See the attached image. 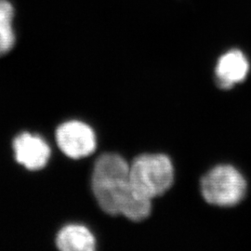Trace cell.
<instances>
[{
  "instance_id": "cell-8",
  "label": "cell",
  "mask_w": 251,
  "mask_h": 251,
  "mask_svg": "<svg viewBox=\"0 0 251 251\" xmlns=\"http://www.w3.org/2000/svg\"><path fill=\"white\" fill-rule=\"evenodd\" d=\"M14 9L8 0H0V56L8 53L15 43Z\"/></svg>"
},
{
  "instance_id": "cell-3",
  "label": "cell",
  "mask_w": 251,
  "mask_h": 251,
  "mask_svg": "<svg viewBox=\"0 0 251 251\" xmlns=\"http://www.w3.org/2000/svg\"><path fill=\"white\" fill-rule=\"evenodd\" d=\"M246 191L247 182L242 174L229 165L216 167L201 180L203 198L214 206H235L244 198Z\"/></svg>"
},
{
  "instance_id": "cell-2",
  "label": "cell",
  "mask_w": 251,
  "mask_h": 251,
  "mask_svg": "<svg viewBox=\"0 0 251 251\" xmlns=\"http://www.w3.org/2000/svg\"><path fill=\"white\" fill-rule=\"evenodd\" d=\"M129 179L139 198L152 200L171 188L174 169L165 154H143L129 166Z\"/></svg>"
},
{
  "instance_id": "cell-6",
  "label": "cell",
  "mask_w": 251,
  "mask_h": 251,
  "mask_svg": "<svg viewBox=\"0 0 251 251\" xmlns=\"http://www.w3.org/2000/svg\"><path fill=\"white\" fill-rule=\"evenodd\" d=\"M216 79L223 89H230L247 77L250 63L242 51L233 50L224 54L216 66Z\"/></svg>"
},
{
  "instance_id": "cell-4",
  "label": "cell",
  "mask_w": 251,
  "mask_h": 251,
  "mask_svg": "<svg viewBox=\"0 0 251 251\" xmlns=\"http://www.w3.org/2000/svg\"><path fill=\"white\" fill-rule=\"evenodd\" d=\"M56 140L63 153L74 159L89 156L96 149L94 131L80 121H70L60 126L56 131Z\"/></svg>"
},
{
  "instance_id": "cell-5",
  "label": "cell",
  "mask_w": 251,
  "mask_h": 251,
  "mask_svg": "<svg viewBox=\"0 0 251 251\" xmlns=\"http://www.w3.org/2000/svg\"><path fill=\"white\" fill-rule=\"evenodd\" d=\"M13 148L16 160L30 171L44 168L50 156V149L45 141L29 133L19 135Z\"/></svg>"
},
{
  "instance_id": "cell-1",
  "label": "cell",
  "mask_w": 251,
  "mask_h": 251,
  "mask_svg": "<svg viewBox=\"0 0 251 251\" xmlns=\"http://www.w3.org/2000/svg\"><path fill=\"white\" fill-rule=\"evenodd\" d=\"M92 191L100 208L109 215H123L133 222L151 213V200L139 198L129 179V165L117 153H104L95 163Z\"/></svg>"
},
{
  "instance_id": "cell-7",
  "label": "cell",
  "mask_w": 251,
  "mask_h": 251,
  "mask_svg": "<svg viewBox=\"0 0 251 251\" xmlns=\"http://www.w3.org/2000/svg\"><path fill=\"white\" fill-rule=\"evenodd\" d=\"M56 244L63 251H92L95 238L90 230L81 225H68L58 233Z\"/></svg>"
}]
</instances>
